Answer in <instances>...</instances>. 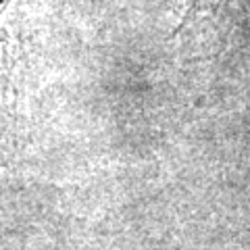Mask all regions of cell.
Wrapping results in <instances>:
<instances>
[{
  "instance_id": "6da1fadb",
  "label": "cell",
  "mask_w": 250,
  "mask_h": 250,
  "mask_svg": "<svg viewBox=\"0 0 250 250\" xmlns=\"http://www.w3.org/2000/svg\"><path fill=\"white\" fill-rule=\"evenodd\" d=\"M205 2H207V0H192L190 9H188V13H186V19L182 21V25H179V27H177V31H179V29H182L184 25H188V21H190V19L194 17V13H196V11H198V9H200V6H202V4H205Z\"/></svg>"
},
{
  "instance_id": "7a4b0ae2",
  "label": "cell",
  "mask_w": 250,
  "mask_h": 250,
  "mask_svg": "<svg viewBox=\"0 0 250 250\" xmlns=\"http://www.w3.org/2000/svg\"><path fill=\"white\" fill-rule=\"evenodd\" d=\"M6 6H9V0H0V15L6 11Z\"/></svg>"
}]
</instances>
